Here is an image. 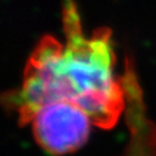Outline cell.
Returning a JSON list of instances; mask_svg holds the SVG:
<instances>
[{
  "mask_svg": "<svg viewBox=\"0 0 156 156\" xmlns=\"http://www.w3.org/2000/svg\"><path fill=\"white\" fill-rule=\"evenodd\" d=\"M65 41L45 36L31 52L21 87L5 95L4 103L30 124L39 108L51 102H71L90 117L94 126L112 128L125 106V89L116 72L110 30L87 36L73 0H62Z\"/></svg>",
  "mask_w": 156,
  "mask_h": 156,
  "instance_id": "cell-1",
  "label": "cell"
},
{
  "mask_svg": "<svg viewBox=\"0 0 156 156\" xmlns=\"http://www.w3.org/2000/svg\"><path fill=\"white\" fill-rule=\"evenodd\" d=\"M33 134L51 154H67L81 148L94 126L87 112L71 102H51L39 108L30 120Z\"/></svg>",
  "mask_w": 156,
  "mask_h": 156,
  "instance_id": "cell-2",
  "label": "cell"
}]
</instances>
